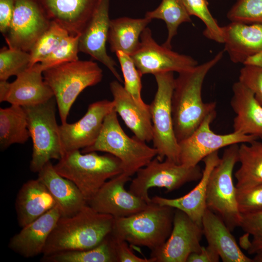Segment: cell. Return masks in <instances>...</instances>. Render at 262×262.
Instances as JSON below:
<instances>
[{
  "mask_svg": "<svg viewBox=\"0 0 262 262\" xmlns=\"http://www.w3.org/2000/svg\"><path fill=\"white\" fill-rule=\"evenodd\" d=\"M224 51L191 69L179 73L172 96L175 134L179 143L190 136L209 115L216 113V103L204 102L202 89L210 70L222 59Z\"/></svg>",
  "mask_w": 262,
  "mask_h": 262,
  "instance_id": "1",
  "label": "cell"
},
{
  "mask_svg": "<svg viewBox=\"0 0 262 262\" xmlns=\"http://www.w3.org/2000/svg\"><path fill=\"white\" fill-rule=\"evenodd\" d=\"M114 217L87 204L76 213L61 216L49 236L43 256L84 250L99 245L112 232Z\"/></svg>",
  "mask_w": 262,
  "mask_h": 262,
  "instance_id": "2",
  "label": "cell"
},
{
  "mask_svg": "<svg viewBox=\"0 0 262 262\" xmlns=\"http://www.w3.org/2000/svg\"><path fill=\"white\" fill-rule=\"evenodd\" d=\"M54 167L77 186L87 202L108 179L123 173L121 162L115 156L80 150L66 153Z\"/></svg>",
  "mask_w": 262,
  "mask_h": 262,
  "instance_id": "3",
  "label": "cell"
},
{
  "mask_svg": "<svg viewBox=\"0 0 262 262\" xmlns=\"http://www.w3.org/2000/svg\"><path fill=\"white\" fill-rule=\"evenodd\" d=\"M175 210L152 201L137 213L114 218L111 233L133 246H145L154 250L162 246L169 237Z\"/></svg>",
  "mask_w": 262,
  "mask_h": 262,
  "instance_id": "4",
  "label": "cell"
},
{
  "mask_svg": "<svg viewBox=\"0 0 262 262\" xmlns=\"http://www.w3.org/2000/svg\"><path fill=\"white\" fill-rule=\"evenodd\" d=\"M135 136L130 137L125 132L114 109L105 117L95 143L81 151L111 154L120 161L123 173L131 177L157 155V150Z\"/></svg>",
  "mask_w": 262,
  "mask_h": 262,
  "instance_id": "5",
  "label": "cell"
},
{
  "mask_svg": "<svg viewBox=\"0 0 262 262\" xmlns=\"http://www.w3.org/2000/svg\"><path fill=\"white\" fill-rule=\"evenodd\" d=\"M44 80L53 92L62 124L66 122L70 109L86 88L99 83L102 70L92 61L77 60L58 64L43 71Z\"/></svg>",
  "mask_w": 262,
  "mask_h": 262,
  "instance_id": "6",
  "label": "cell"
},
{
  "mask_svg": "<svg viewBox=\"0 0 262 262\" xmlns=\"http://www.w3.org/2000/svg\"><path fill=\"white\" fill-rule=\"evenodd\" d=\"M238 144H235L224 150L210 175L206 195L207 208L218 215L231 231L240 227L241 218L232 177L234 167L238 162Z\"/></svg>",
  "mask_w": 262,
  "mask_h": 262,
  "instance_id": "7",
  "label": "cell"
},
{
  "mask_svg": "<svg viewBox=\"0 0 262 262\" xmlns=\"http://www.w3.org/2000/svg\"><path fill=\"white\" fill-rule=\"evenodd\" d=\"M56 105L53 97L45 102L23 107L33 141L30 164L33 172L38 173L50 160H59L64 155L56 119Z\"/></svg>",
  "mask_w": 262,
  "mask_h": 262,
  "instance_id": "8",
  "label": "cell"
},
{
  "mask_svg": "<svg viewBox=\"0 0 262 262\" xmlns=\"http://www.w3.org/2000/svg\"><path fill=\"white\" fill-rule=\"evenodd\" d=\"M157 89L149 105L152 128L153 147L157 151L156 157L179 163V144L173 127L172 96L175 78L173 72L154 75Z\"/></svg>",
  "mask_w": 262,
  "mask_h": 262,
  "instance_id": "9",
  "label": "cell"
},
{
  "mask_svg": "<svg viewBox=\"0 0 262 262\" xmlns=\"http://www.w3.org/2000/svg\"><path fill=\"white\" fill-rule=\"evenodd\" d=\"M202 171L198 165L188 167L167 159L160 161L155 157L136 172L129 191L150 203V188H164L167 192L173 191L188 182L200 180Z\"/></svg>",
  "mask_w": 262,
  "mask_h": 262,
  "instance_id": "10",
  "label": "cell"
},
{
  "mask_svg": "<svg viewBox=\"0 0 262 262\" xmlns=\"http://www.w3.org/2000/svg\"><path fill=\"white\" fill-rule=\"evenodd\" d=\"M216 113L207 116L197 129L188 138L180 142L179 163L192 167L210 154L220 148L239 143H249L259 139L257 137L233 132L220 134L211 129V124Z\"/></svg>",
  "mask_w": 262,
  "mask_h": 262,
  "instance_id": "11",
  "label": "cell"
},
{
  "mask_svg": "<svg viewBox=\"0 0 262 262\" xmlns=\"http://www.w3.org/2000/svg\"><path fill=\"white\" fill-rule=\"evenodd\" d=\"M130 56L142 76L167 72L180 73L198 65L197 61L191 56L158 44L148 27L142 33L139 45Z\"/></svg>",
  "mask_w": 262,
  "mask_h": 262,
  "instance_id": "12",
  "label": "cell"
},
{
  "mask_svg": "<svg viewBox=\"0 0 262 262\" xmlns=\"http://www.w3.org/2000/svg\"><path fill=\"white\" fill-rule=\"evenodd\" d=\"M51 22L37 0H15L12 19L4 36L8 47L29 52Z\"/></svg>",
  "mask_w": 262,
  "mask_h": 262,
  "instance_id": "13",
  "label": "cell"
},
{
  "mask_svg": "<svg viewBox=\"0 0 262 262\" xmlns=\"http://www.w3.org/2000/svg\"><path fill=\"white\" fill-rule=\"evenodd\" d=\"M203 235L201 226L175 209L169 237L162 246L151 251L150 258L153 262H186L190 255L201 250Z\"/></svg>",
  "mask_w": 262,
  "mask_h": 262,
  "instance_id": "14",
  "label": "cell"
},
{
  "mask_svg": "<svg viewBox=\"0 0 262 262\" xmlns=\"http://www.w3.org/2000/svg\"><path fill=\"white\" fill-rule=\"evenodd\" d=\"M114 109L113 100H98L91 103L85 115L77 122L61 124L59 132L64 154L93 145L100 133L105 117Z\"/></svg>",
  "mask_w": 262,
  "mask_h": 262,
  "instance_id": "15",
  "label": "cell"
},
{
  "mask_svg": "<svg viewBox=\"0 0 262 262\" xmlns=\"http://www.w3.org/2000/svg\"><path fill=\"white\" fill-rule=\"evenodd\" d=\"M131 180V177L124 173L114 177L105 182L87 204L114 218L127 217L143 210L149 203L125 188Z\"/></svg>",
  "mask_w": 262,
  "mask_h": 262,
  "instance_id": "16",
  "label": "cell"
},
{
  "mask_svg": "<svg viewBox=\"0 0 262 262\" xmlns=\"http://www.w3.org/2000/svg\"><path fill=\"white\" fill-rule=\"evenodd\" d=\"M43 71L37 63L17 76L12 82L0 81V102L25 107L51 99L54 95L44 80Z\"/></svg>",
  "mask_w": 262,
  "mask_h": 262,
  "instance_id": "17",
  "label": "cell"
},
{
  "mask_svg": "<svg viewBox=\"0 0 262 262\" xmlns=\"http://www.w3.org/2000/svg\"><path fill=\"white\" fill-rule=\"evenodd\" d=\"M110 0H101L88 24L80 35L79 51L89 54L106 66L117 81L122 82L117 64L107 52L106 45L111 20L109 11Z\"/></svg>",
  "mask_w": 262,
  "mask_h": 262,
  "instance_id": "18",
  "label": "cell"
},
{
  "mask_svg": "<svg viewBox=\"0 0 262 262\" xmlns=\"http://www.w3.org/2000/svg\"><path fill=\"white\" fill-rule=\"evenodd\" d=\"M48 18L71 35H81L101 0H37Z\"/></svg>",
  "mask_w": 262,
  "mask_h": 262,
  "instance_id": "19",
  "label": "cell"
},
{
  "mask_svg": "<svg viewBox=\"0 0 262 262\" xmlns=\"http://www.w3.org/2000/svg\"><path fill=\"white\" fill-rule=\"evenodd\" d=\"M61 216L56 205L22 227L18 233L10 239L9 248L27 258L42 254L48 239Z\"/></svg>",
  "mask_w": 262,
  "mask_h": 262,
  "instance_id": "20",
  "label": "cell"
},
{
  "mask_svg": "<svg viewBox=\"0 0 262 262\" xmlns=\"http://www.w3.org/2000/svg\"><path fill=\"white\" fill-rule=\"evenodd\" d=\"M220 160L218 151L210 154L203 159L204 168L202 177L196 186L187 194L176 198L155 196L151 198L152 201L160 205L167 206L181 211L202 227L203 216L207 209L206 195L209 178L211 172Z\"/></svg>",
  "mask_w": 262,
  "mask_h": 262,
  "instance_id": "21",
  "label": "cell"
},
{
  "mask_svg": "<svg viewBox=\"0 0 262 262\" xmlns=\"http://www.w3.org/2000/svg\"><path fill=\"white\" fill-rule=\"evenodd\" d=\"M222 29L224 51L233 63L243 64L248 57L262 53V23L230 22Z\"/></svg>",
  "mask_w": 262,
  "mask_h": 262,
  "instance_id": "22",
  "label": "cell"
},
{
  "mask_svg": "<svg viewBox=\"0 0 262 262\" xmlns=\"http://www.w3.org/2000/svg\"><path fill=\"white\" fill-rule=\"evenodd\" d=\"M114 109L137 139L149 142L152 140V128L149 110L140 106L117 80L110 83Z\"/></svg>",
  "mask_w": 262,
  "mask_h": 262,
  "instance_id": "23",
  "label": "cell"
},
{
  "mask_svg": "<svg viewBox=\"0 0 262 262\" xmlns=\"http://www.w3.org/2000/svg\"><path fill=\"white\" fill-rule=\"evenodd\" d=\"M232 88L230 105L235 114L233 131L262 139V105L253 93L239 81Z\"/></svg>",
  "mask_w": 262,
  "mask_h": 262,
  "instance_id": "24",
  "label": "cell"
},
{
  "mask_svg": "<svg viewBox=\"0 0 262 262\" xmlns=\"http://www.w3.org/2000/svg\"><path fill=\"white\" fill-rule=\"evenodd\" d=\"M38 173V179L53 196L61 216H71L87 204L77 186L69 180L60 175L50 161Z\"/></svg>",
  "mask_w": 262,
  "mask_h": 262,
  "instance_id": "25",
  "label": "cell"
},
{
  "mask_svg": "<svg viewBox=\"0 0 262 262\" xmlns=\"http://www.w3.org/2000/svg\"><path fill=\"white\" fill-rule=\"evenodd\" d=\"M53 196L38 178L25 182L16 197L15 208L21 228L33 221L56 206Z\"/></svg>",
  "mask_w": 262,
  "mask_h": 262,
  "instance_id": "26",
  "label": "cell"
},
{
  "mask_svg": "<svg viewBox=\"0 0 262 262\" xmlns=\"http://www.w3.org/2000/svg\"><path fill=\"white\" fill-rule=\"evenodd\" d=\"M203 235L224 262H254L240 249L231 231L216 213L207 209L202 221Z\"/></svg>",
  "mask_w": 262,
  "mask_h": 262,
  "instance_id": "27",
  "label": "cell"
},
{
  "mask_svg": "<svg viewBox=\"0 0 262 262\" xmlns=\"http://www.w3.org/2000/svg\"><path fill=\"white\" fill-rule=\"evenodd\" d=\"M152 19L121 17L112 19L107 41L113 52L121 51L131 56L137 49L140 36Z\"/></svg>",
  "mask_w": 262,
  "mask_h": 262,
  "instance_id": "28",
  "label": "cell"
},
{
  "mask_svg": "<svg viewBox=\"0 0 262 262\" xmlns=\"http://www.w3.org/2000/svg\"><path fill=\"white\" fill-rule=\"evenodd\" d=\"M239 168L235 172L236 187L247 189L262 183V142L241 143L238 149Z\"/></svg>",
  "mask_w": 262,
  "mask_h": 262,
  "instance_id": "29",
  "label": "cell"
},
{
  "mask_svg": "<svg viewBox=\"0 0 262 262\" xmlns=\"http://www.w3.org/2000/svg\"><path fill=\"white\" fill-rule=\"evenodd\" d=\"M31 137L26 113L23 107L11 104L0 108V148L14 144H24Z\"/></svg>",
  "mask_w": 262,
  "mask_h": 262,
  "instance_id": "30",
  "label": "cell"
},
{
  "mask_svg": "<svg viewBox=\"0 0 262 262\" xmlns=\"http://www.w3.org/2000/svg\"><path fill=\"white\" fill-rule=\"evenodd\" d=\"M44 262H117L111 233L97 246L43 256Z\"/></svg>",
  "mask_w": 262,
  "mask_h": 262,
  "instance_id": "31",
  "label": "cell"
},
{
  "mask_svg": "<svg viewBox=\"0 0 262 262\" xmlns=\"http://www.w3.org/2000/svg\"><path fill=\"white\" fill-rule=\"evenodd\" d=\"M145 16L151 19H160L164 21L168 35L166 41L163 45L170 49H172L171 41L177 34L180 25L184 22H192L191 16L182 0H162L157 8L147 12Z\"/></svg>",
  "mask_w": 262,
  "mask_h": 262,
  "instance_id": "32",
  "label": "cell"
},
{
  "mask_svg": "<svg viewBox=\"0 0 262 262\" xmlns=\"http://www.w3.org/2000/svg\"><path fill=\"white\" fill-rule=\"evenodd\" d=\"M69 34L64 28L51 21L49 28L38 39L29 52L31 57V66L42 61Z\"/></svg>",
  "mask_w": 262,
  "mask_h": 262,
  "instance_id": "33",
  "label": "cell"
},
{
  "mask_svg": "<svg viewBox=\"0 0 262 262\" xmlns=\"http://www.w3.org/2000/svg\"><path fill=\"white\" fill-rule=\"evenodd\" d=\"M32 66L30 52L3 47L0 50V81H7Z\"/></svg>",
  "mask_w": 262,
  "mask_h": 262,
  "instance_id": "34",
  "label": "cell"
},
{
  "mask_svg": "<svg viewBox=\"0 0 262 262\" xmlns=\"http://www.w3.org/2000/svg\"><path fill=\"white\" fill-rule=\"evenodd\" d=\"M115 54L123 74L124 88L140 106L143 109L149 110V105L144 102L141 97L142 76L132 58L121 51H116Z\"/></svg>",
  "mask_w": 262,
  "mask_h": 262,
  "instance_id": "35",
  "label": "cell"
},
{
  "mask_svg": "<svg viewBox=\"0 0 262 262\" xmlns=\"http://www.w3.org/2000/svg\"><path fill=\"white\" fill-rule=\"evenodd\" d=\"M183 4L191 16L199 18L204 24L203 35L207 38L219 43H224L222 26L212 15L208 8V0H182Z\"/></svg>",
  "mask_w": 262,
  "mask_h": 262,
  "instance_id": "36",
  "label": "cell"
},
{
  "mask_svg": "<svg viewBox=\"0 0 262 262\" xmlns=\"http://www.w3.org/2000/svg\"><path fill=\"white\" fill-rule=\"evenodd\" d=\"M81 35H68L45 59L39 63L43 71L52 66L79 60V39Z\"/></svg>",
  "mask_w": 262,
  "mask_h": 262,
  "instance_id": "37",
  "label": "cell"
},
{
  "mask_svg": "<svg viewBox=\"0 0 262 262\" xmlns=\"http://www.w3.org/2000/svg\"><path fill=\"white\" fill-rule=\"evenodd\" d=\"M227 17L230 22L262 23V0H236Z\"/></svg>",
  "mask_w": 262,
  "mask_h": 262,
  "instance_id": "38",
  "label": "cell"
},
{
  "mask_svg": "<svg viewBox=\"0 0 262 262\" xmlns=\"http://www.w3.org/2000/svg\"><path fill=\"white\" fill-rule=\"evenodd\" d=\"M240 227L252 237L246 250L248 253L255 255L262 253V211L241 214Z\"/></svg>",
  "mask_w": 262,
  "mask_h": 262,
  "instance_id": "39",
  "label": "cell"
},
{
  "mask_svg": "<svg viewBox=\"0 0 262 262\" xmlns=\"http://www.w3.org/2000/svg\"><path fill=\"white\" fill-rule=\"evenodd\" d=\"M236 198L241 214L262 211V183L243 190L236 188Z\"/></svg>",
  "mask_w": 262,
  "mask_h": 262,
  "instance_id": "40",
  "label": "cell"
},
{
  "mask_svg": "<svg viewBox=\"0 0 262 262\" xmlns=\"http://www.w3.org/2000/svg\"><path fill=\"white\" fill-rule=\"evenodd\" d=\"M238 81L253 93L262 105V67L244 66L240 69Z\"/></svg>",
  "mask_w": 262,
  "mask_h": 262,
  "instance_id": "41",
  "label": "cell"
},
{
  "mask_svg": "<svg viewBox=\"0 0 262 262\" xmlns=\"http://www.w3.org/2000/svg\"><path fill=\"white\" fill-rule=\"evenodd\" d=\"M117 262H153L152 260L137 256L124 240L111 234Z\"/></svg>",
  "mask_w": 262,
  "mask_h": 262,
  "instance_id": "42",
  "label": "cell"
},
{
  "mask_svg": "<svg viewBox=\"0 0 262 262\" xmlns=\"http://www.w3.org/2000/svg\"><path fill=\"white\" fill-rule=\"evenodd\" d=\"M15 0H0V31L4 36L13 16Z\"/></svg>",
  "mask_w": 262,
  "mask_h": 262,
  "instance_id": "43",
  "label": "cell"
},
{
  "mask_svg": "<svg viewBox=\"0 0 262 262\" xmlns=\"http://www.w3.org/2000/svg\"><path fill=\"white\" fill-rule=\"evenodd\" d=\"M220 256L212 246H202L198 252L193 253L188 257L186 262H218Z\"/></svg>",
  "mask_w": 262,
  "mask_h": 262,
  "instance_id": "44",
  "label": "cell"
},
{
  "mask_svg": "<svg viewBox=\"0 0 262 262\" xmlns=\"http://www.w3.org/2000/svg\"><path fill=\"white\" fill-rule=\"evenodd\" d=\"M243 64L244 66L262 67V53H258L248 57Z\"/></svg>",
  "mask_w": 262,
  "mask_h": 262,
  "instance_id": "45",
  "label": "cell"
},
{
  "mask_svg": "<svg viewBox=\"0 0 262 262\" xmlns=\"http://www.w3.org/2000/svg\"><path fill=\"white\" fill-rule=\"evenodd\" d=\"M253 260L254 262H262V253L255 254Z\"/></svg>",
  "mask_w": 262,
  "mask_h": 262,
  "instance_id": "46",
  "label": "cell"
}]
</instances>
